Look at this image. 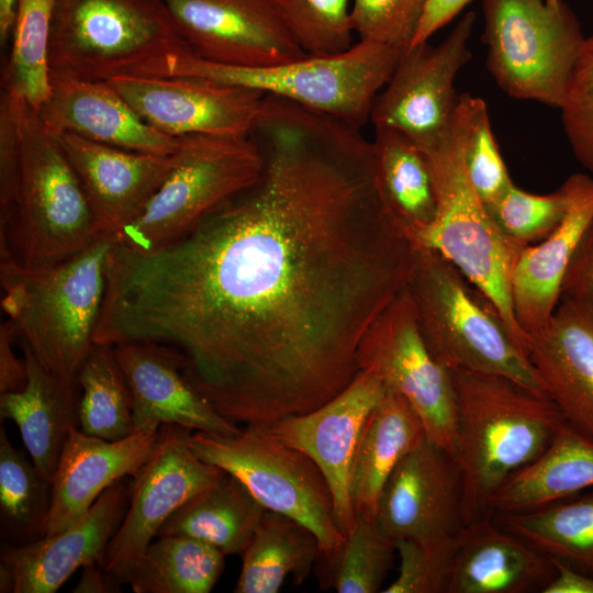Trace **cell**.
I'll return each instance as SVG.
<instances>
[{"mask_svg": "<svg viewBox=\"0 0 593 593\" xmlns=\"http://www.w3.org/2000/svg\"><path fill=\"white\" fill-rule=\"evenodd\" d=\"M248 135L264 158L255 183L161 249L114 243L93 342L168 346L220 415L266 425L351 382L415 246L359 127L266 94Z\"/></svg>", "mask_w": 593, "mask_h": 593, "instance_id": "1", "label": "cell"}, {"mask_svg": "<svg viewBox=\"0 0 593 593\" xmlns=\"http://www.w3.org/2000/svg\"><path fill=\"white\" fill-rule=\"evenodd\" d=\"M457 413L454 458L465 525L489 515L491 496L535 461L566 425L544 393L494 373L451 371Z\"/></svg>", "mask_w": 593, "mask_h": 593, "instance_id": "2", "label": "cell"}, {"mask_svg": "<svg viewBox=\"0 0 593 593\" xmlns=\"http://www.w3.org/2000/svg\"><path fill=\"white\" fill-rule=\"evenodd\" d=\"M102 234L77 255L45 267L0 261L1 307L36 359L68 383L93 346L114 245Z\"/></svg>", "mask_w": 593, "mask_h": 593, "instance_id": "3", "label": "cell"}, {"mask_svg": "<svg viewBox=\"0 0 593 593\" xmlns=\"http://www.w3.org/2000/svg\"><path fill=\"white\" fill-rule=\"evenodd\" d=\"M12 98L19 132L18 182L12 206L0 215V255L26 267L52 266L82 251L100 235L56 135L34 108Z\"/></svg>", "mask_w": 593, "mask_h": 593, "instance_id": "4", "label": "cell"}, {"mask_svg": "<svg viewBox=\"0 0 593 593\" xmlns=\"http://www.w3.org/2000/svg\"><path fill=\"white\" fill-rule=\"evenodd\" d=\"M183 49L163 0H55L49 76H160L167 59Z\"/></svg>", "mask_w": 593, "mask_h": 593, "instance_id": "5", "label": "cell"}, {"mask_svg": "<svg viewBox=\"0 0 593 593\" xmlns=\"http://www.w3.org/2000/svg\"><path fill=\"white\" fill-rule=\"evenodd\" d=\"M406 289L429 349L447 369L501 374L544 393L494 305L450 260L415 247Z\"/></svg>", "mask_w": 593, "mask_h": 593, "instance_id": "6", "label": "cell"}, {"mask_svg": "<svg viewBox=\"0 0 593 593\" xmlns=\"http://www.w3.org/2000/svg\"><path fill=\"white\" fill-rule=\"evenodd\" d=\"M465 121L460 94L450 132L425 152L437 211L433 223L415 237L413 245L433 249L450 260L494 305L525 351L527 336L516 322L511 296L513 269L525 246L496 226L470 183L463 160Z\"/></svg>", "mask_w": 593, "mask_h": 593, "instance_id": "7", "label": "cell"}, {"mask_svg": "<svg viewBox=\"0 0 593 593\" xmlns=\"http://www.w3.org/2000/svg\"><path fill=\"white\" fill-rule=\"evenodd\" d=\"M404 51L359 41L333 55H307L269 67H236L204 60L190 51L170 56L160 76L188 77L253 88L361 128L376 97Z\"/></svg>", "mask_w": 593, "mask_h": 593, "instance_id": "8", "label": "cell"}, {"mask_svg": "<svg viewBox=\"0 0 593 593\" xmlns=\"http://www.w3.org/2000/svg\"><path fill=\"white\" fill-rule=\"evenodd\" d=\"M175 166L143 212L115 233V244L141 253L187 235L220 204L259 178L264 158L249 135L178 137Z\"/></svg>", "mask_w": 593, "mask_h": 593, "instance_id": "9", "label": "cell"}, {"mask_svg": "<svg viewBox=\"0 0 593 593\" xmlns=\"http://www.w3.org/2000/svg\"><path fill=\"white\" fill-rule=\"evenodd\" d=\"M486 66L519 100L560 108L585 41L563 0H483Z\"/></svg>", "mask_w": 593, "mask_h": 593, "instance_id": "10", "label": "cell"}, {"mask_svg": "<svg viewBox=\"0 0 593 593\" xmlns=\"http://www.w3.org/2000/svg\"><path fill=\"white\" fill-rule=\"evenodd\" d=\"M189 446L200 459L238 479L266 510L307 527L316 536L321 552H331L345 540L320 468L264 425H246L235 435L195 432L189 437Z\"/></svg>", "mask_w": 593, "mask_h": 593, "instance_id": "11", "label": "cell"}, {"mask_svg": "<svg viewBox=\"0 0 593 593\" xmlns=\"http://www.w3.org/2000/svg\"><path fill=\"white\" fill-rule=\"evenodd\" d=\"M357 368L373 372L403 396L422 421L426 438L454 456L456 394L451 371L429 349L405 288L372 322L357 350Z\"/></svg>", "mask_w": 593, "mask_h": 593, "instance_id": "12", "label": "cell"}, {"mask_svg": "<svg viewBox=\"0 0 593 593\" xmlns=\"http://www.w3.org/2000/svg\"><path fill=\"white\" fill-rule=\"evenodd\" d=\"M192 430L163 424L154 450L135 477L124 518L109 541L100 566L121 584L130 574L166 519L226 472L200 459L189 446Z\"/></svg>", "mask_w": 593, "mask_h": 593, "instance_id": "13", "label": "cell"}, {"mask_svg": "<svg viewBox=\"0 0 593 593\" xmlns=\"http://www.w3.org/2000/svg\"><path fill=\"white\" fill-rule=\"evenodd\" d=\"M474 22L475 14L468 12L441 43L406 48L376 97L369 122L401 132L424 152L441 142L456 119L460 96L455 79L471 58Z\"/></svg>", "mask_w": 593, "mask_h": 593, "instance_id": "14", "label": "cell"}, {"mask_svg": "<svg viewBox=\"0 0 593 593\" xmlns=\"http://www.w3.org/2000/svg\"><path fill=\"white\" fill-rule=\"evenodd\" d=\"M195 56L236 67H269L307 56L281 0H163Z\"/></svg>", "mask_w": 593, "mask_h": 593, "instance_id": "15", "label": "cell"}, {"mask_svg": "<svg viewBox=\"0 0 593 593\" xmlns=\"http://www.w3.org/2000/svg\"><path fill=\"white\" fill-rule=\"evenodd\" d=\"M154 128L187 134L248 135L265 93L253 88L175 76H119L108 80Z\"/></svg>", "mask_w": 593, "mask_h": 593, "instance_id": "16", "label": "cell"}, {"mask_svg": "<svg viewBox=\"0 0 593 593\" xmlns=\"http://www.w3.org/2000/svg\"><path fill=\"white\" fill-rule=\"evenodd\" d=\"M385 390L373 372L359 370L325 404L264 425L273 437L301 450L320 468L333 495L335 522L345 537L357 521L349 495L353 460L362 428Z\"/></svg>", "mask_w": 593, "mask_h": 593, "instance_id": "17", "label": "cell"}, {"mask_svg": "<svg viewBox=\"0 0 593 593\" xmlns=\"http://www.w3.org/2000/svg\"><path fill=\"white\" fill-rule=\"evenodd\" d=\"M376 522L394 539L428 541L457 535L465 521L454 456L424 436L389 477Z\"/></svg>", "mask_w": 593, "mask_h": 593, "instance_id": "18", "label": "cell"}, {"mask_svg": "<svg viewBox=\"0 0 593 593\" xmlns=\"http://www.w3.org/2000/svg\"><path fill=\"white\" fill-rule=\"evenodd\" d=\"M55 135L80 182L98 235H114L135 220L176 163V152L145 154L68 132Z\"/></svg>", "mask_w": 593, "mask_h": 593, "instance_id": "19", "label": "cell"}, {"mask_svg": "<svg viewBox=\"0 0 593 593\" xmlns=\"http://www.w3.org/2000/svg\"><path fill=\"white\" fill-rule=\"evenodd\" d=\"M526 356L566 423L593 441V302L561 296Z\"/></svg>", "mask_w": 593, "mask_h": 593, "instance_id": "20", "label": "cell"}, {"mask_svg": "<svg viewBox=\"0 0 593 593\" xmlns=\"http://www.w3.org/2000/svg\"><path fill=\"white\" fill-rule=\"evenodd\" d=\"M130 478L108 488L65 529L25 545L3 544L0 563L11 573L12 593H55L77 569L100 563L126 513Z\"/></svg>", "mask_w": 593, "mask_h": 593, "instance_id": "21", "label": "cell"}, {"mask_svg": "<svg viewBox=\"0 0 593 593\" xmlns=\"http://www.w3.org/2000/svg\"><path fill=\"white\" fill-rule=\"evenodd\" d=\"M112 346L131 391L135 432L163 424L221 435L240 430L192 387L175 349L145 342Z\"/></svg>", "mask_w": 593, "mask_h": 593, "instance_id": "22", "label": "cell"}, {"mask_svg": "<svg viewBox=\"0 0 593 593\" xmlns=\"http://www.w3.org/2000/svg\"><path fill=\"white\" fill-rule=\"evenodd\" d=\"M159 427L150 425L120 440L88 436L74 428L52 479L45 536L79 519L115 482L135 477L154 450Z\"/></svg>", "mask_w": 593, "mask_h": 593, "instance_id": "23", "label": "cell"}, {"mask_svg": "<svg viewBox=\"0 0 593 593\" xmlns=\"http://www.w3.org/2000/svg\"><path fill=\"white\" fill-rule=\"evenodd\" d=\"M51 90L36 110L54 134L72 133L118 148L172 155L178 137L146 123L109 81L49 76Z\"/></svg>", "mask_w": 593, "mask_h": 593, "instance_id": "24", "label": "cell"}, {"mask_svg": "<svg viewBox=\"0 0 593 593\" xmlns=\"http://www.w3.org/2000/svg\"><path fill=\"white\" fill-rule=\"evenodd\" d=\"M563 183L570 195L564 217L539 244L522 249L512 273L514 315L526 336L551 317L568 264L593 219V177L574 174Z\"/></svg>", "mask_w": 593, "mask_h": 593, "instance_id": "25", "label": "cell"}, {"mask_svg": "<svg viewBox=\"0 0 593 593\" xmlns=\"http://www.w3.org/2000/svg\"><path fill=\"white\" fill-rule=\"evenodd\" d=\"M555 573L551 558L488 515L458 533L448 593H542Z\"/></svg>", "mask_w": 593, "mask_h": 593, "instance_id": "26", "label": "cell"}, {"mask_svg": "<svg viewBox=\"0 0 593 593\" xmlns=\"http://www.w3.org/2000/svg\"><path fill=\"white\" fill-rule=\"evenodd\" d=\"M27 369L23 390L0 394L1 421L12 419L41 475L52 483L64 445L79 427V383H68L48 371L20 339Z\"/></svg>", "mask_w": 593, "mask_h": 593, "instance_id": "27", "label": "cell"}, {"mask_svg": "<svg viewBox=\"0 0 593 593\" xmlns=\"http://www.w3.org/2000/svg\"><path fill=\"white\" fill-rule=\"evenodd\" d=\"M424 436L422 421L413 407L387 389L362 428L351 465L349 495L356 519H376L389 477Z\"/></svg>", "mask_w": 593, "mask_h": 593, "instance_id": "28", "label": "cell"}, {"mask_svg": "<svg viewBox=\"0 0 593 593\" xmlns=\"http://www.w3.org/2000/svg\"><path fill=\"white\" fill-rule=\"evenodd\" d=\"M593 488V441L568 424L490 499L489 515L522 512Z\"/></svg>", "mask_w": 593, "mask_h": 593, "instance_id": "29", "label": "cell"}, {"mask_svg": "<svg viewBox=\"0 0 593 593\" xmlns=\"http://www.w3.org/2000/svg\"><path fill=\"white\" fill-rule=\"evenodd\" d=\"M373 163L380 194L413 243L436 216L437 200L425 152L401 132L374 127Z\"/></svg>", "mask_w": 593, "mask_h": 593, "instance_id": "30", "label": "cell"}, {"mask_svg": "<svg viewBox=\"0 0 593 593\" xmlns=\"http://www.w3.org/2000/svg\"><path fill=\"white\" fill-rule=\"evenodd\" d=\"M265 511L238 479L226 473L177 508L156 537L190 536L211 544L225 556H242Z\"/></svg>", "mask_w": 593, "mask_h": 593, "instance_id": "31", "label": "cell"}, {"mask_svg": "<svg viewBox=\"0 0 593 593\" xmlns=\"http://www.w3.org/2000/svg\"><path fill=\"white\" fill-rule=\"evenodd\" d=\"M316 536L298 521L266 510L242 553L235 593H277L288 577L301 584L320 553Z\"/></svg>", "mask_w": 593, "mask_h": 593, "instance_id": "32", "label": "cell"}, {"mask_svg": "<svg viewBox=\"0 0 593 593\" xmlns=\"http://www.w3.org/2000/svg\"><path fill=\"white\" fill-rule=\"evenodd\" d=\"M492 516L539 552L593 575V488L536 508Z\"/></svg>", "mask_w": 593, "mask_h": 593, "instance_id": "33", "label": "cell"}, {"mask_svg": "<svg viewBox=\"0 0 593 593\" xmlns=\"http://www.w3.org/2000/svg\"><path fill=\"white\" fill-rule=\"evenodd\" d=\"M225 566V555L203 540L168 535L156 537L132 570L134 593H209Z\"/></svg>", "mask_w": 593, "mask_h": 593, "instance_id": "34", "label": "cell"}, {"mask_svg": "<svg viewBox=\"0 0 593 593\" xmlns=\"http://www.w3.org/2000/svg\"><path fill=\"white\" fill-rule=\"evenodd\" d=\"M79 429L105 440L133 433V402L124 373L109 344H93L78 372Z\"/></svg>", "mask_w": 593, "mask_h": 593, "instance_id": "35", "label": "cell"}, {"mask_svg": "<svg viewBox=\"0 0 593 593\" xmlns=\"http://www.w3.org/2000/svg\"><path fill=\"white\" fill-rule=\"evenodd\" d=\"M52 505V483L44 479L24 452L0 427L1 535L12 545H25L45 536Z\"/></svg>", "mask_w": 593, "mask_h": 593, "instance_id": "36", "label": "cell"}, {"mask_svg": "<svg viewBox=\"0 0 593 593\" xmlns=\"http://www.w3.org/2000/svg\"><path fill=\"white\" fill-rule=\"evenodd\" d=\"M396 553L395 539L376 519L357 517L353 532L331 552H321L316 562L321 585L337 593H377Z\"/></svg>", "mask_w": 593, "mask_h": 593, "instance_id": "37", "label": "cell"}, {"mask_svg": "<svg viewBox=\"0 0 593 593\" xmlns=\"http://www.w3.org/2000/svg\"><path fill=\"white\" fill-rule=\"evenodd\" d=\"M55 0H16L4 91L37 110L51 90L47 52Z\"/></svg>", "mask_w": 593, "mask_h": 593, "instance_id": "38", "label": "cell"}, {"mask_svg": "<svg viewBox=\"0 0 593 593\" xmlns=\"http://www.w3.org/2000/svg\"><path fill=\"white\" fill-rule=\"evenodd\" d=\"M570 195L564 183L552 193L534 194L512 183L500 197L484 204L496 226L519 245L547 237L562 221Z\"/></svg>", "mask_w": 593, "mask_h": 593, "instance_id": "39", "label": "cell"}, {"mask_svg": "<svg viewBox=\"0 0 593 593\" xmlns=\"http://www.w3.org/2000/svg\"><path fill=\"white\" fill-rule=\"evenodd\" d=\"M466 121L463 160L475 193L486 204L500 197L512 183L492 132L483 99L462 94Z\"/></svg>", "mask_w": 593, "mask_h": 593, "instance_id": "40", "label": "cell"}, {"mask_svg": "<svg viewBox=\"0 0 593 593\" xmlns=\"http://www.w3.org/2000/svg\"><path fill=\"white\" fill-rule=\"evenodd\" d=\"M281 5L294 37L307 55H333L351 46L349 0H281Z\"/></svg>", "mask_w": 593, "mask_h": 593, "instance_id": "41", "label": "cell"}, {"mask_svg": "<svg viewBox=\"0 0 593 593\" xmlns=\"http://www.w3.org/2000/svg\"><path fill=\"white\" fill-rule=\"evenodd\" d=\"M457 535L428 541L395 539L399 572L382 592L448 593Z\"/></svg>", "mask_w": 593, "mask_h": 593, "instance_id": "42", "label": "cell"}, {"mask_svg": "<svg viewBox=\"0 0 593 593\" xmlns=\"http://www.w3.org/2000/svg\"><path fill=\"white\" fill-rule=\"evenodd\" d=\"M428 0H353L350 19L359 41L409 48Z\"/></svg>", "mask_w": 593, "mask_h": 593, "instance_id": "43", "label": "cell"}, {"mask_svg": "<svg viewBox=\"0 0 593 593\" xmlns=\"http://www.w3.org/2000/svg\"><path fill=\"white\" fill-rule=\"evenodd\" d=\"M559 109L575 158L593 174V35L584 41Z\"/></svg>", "mask_w": 593, "mask_h": 593, "instance_id": "44", "label": "cell"}, {"mask_svg": "<svg viewBox=\"0 0 593 593\" xmlns=\"http://www.w3.org/2000/svg\"><path fill=\"white\" fill-rule=\"evenodd\" d=\"M19 167V132L13 98L3 90L0 102V215L13 204Z\"/></svg>", "mask_w": 593, "mask_h": 593, "instance_id": "45", "label": "cell"}, {"mask_svg": "<svg viewBox=\"0 0 593 593\" xmlns=\"http://www.w3.org/2000/svg\"><path fill=\"white\" fill-rule=\"evenodd\" d=\"M561 296L593 302V219L568 264Z\"/></svg>", "mask_w": 593, "mask_h": 593, "instance_id": "46", "label": "cell"}, {"mask_svg": "<svg viewBox=\"0 0 593 593\" xmlns=\"http://www.w3.org/2000/svg\"><path fill=\"white\" fill-rule=\"evenodd\" d=\"M18 333L10 320L0 325V394L19 392L27 381V369L24 357L19 358L13 345Z\"/></svg>", "mask_w": 593, "mask_h": 593, "instance_id": "47", "label": "cell"}, {"mask_svg": "<svg viewBox=\"0 0 593 593\" xmlns=\"http://www.w3.org/2000/svg\"><path fill=\"white\" fill-rule=\"evenodd\" d=\"M470 1L428 0L423 20L411 46L428 42L434 33L449 23Z\"/></svg>", "mask_w": 593, "mask_h": 593, "instance_id": "48", "label": "cell"}, {"mask_svg": "<svg viewBox=\"0 0 593 593\" xmlns=\"http://www.w3.org/2000/svg\"><path fill=\"white\" fill-rule=\"evenodd\" d=\"M552 559V558H551ZM556 573L542 593H593V575L552 559Z\"/></svg>", "mask_w": 593, "mask_h": 593, "instance_id": "49", "label": "cell"}, {"mask_svg": "<svg viewBox=\"0 0 593 593\" xmlns=\"http://www.w3.org/2000/svg\"><path fill=\"white\" fill-rule=\"evenodd\" d=\"M81 577L74 589L75 593H114L121 592V583L104 572L99 562L82 567Z\"/></svg>", "mask_w": 593, "mask_h": 593, "instance_id": "50", "label": "cell"}, {"mask_svg": "<svg viewBox=\"0 0 593 593\" xmlns=\"http://www.w3.org/2000/svg\"><path fill=\"white\" fill-rule=\"evenodd\" d=\"M16 0H0V38L5 42L12 34Z\"/></svg>", "mask_w": 593, "mask_h": 593, "instance_id": "51", "label": "cell"}, {"mask_svg": "<svg viewBox=\"0 0 593 593\" xmlns=\"http://www.w3.org/2000/svg\"><path fill=\"white\" fill-rule=\"evenodd\" d=\"M546 1H548V2H556V1H558V0H546Z\"/></svg>", "mask_w": 593, "mask_h": 593, "instance_id": "52", "label": "cell"}]
</instances>
